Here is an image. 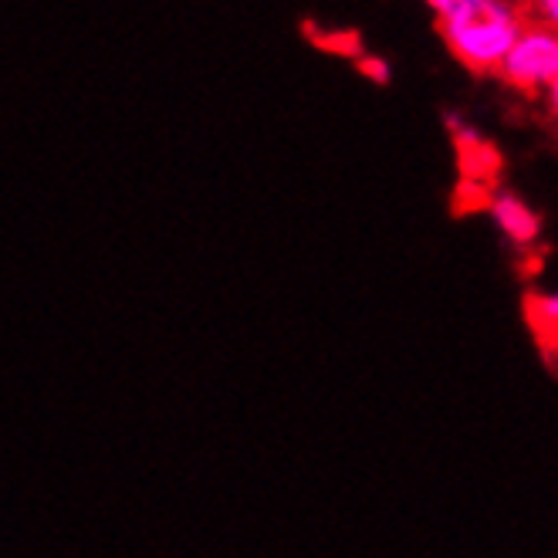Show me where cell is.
Returning <instances> with one entry per match:
<instances>
[{
  "instance_id": "5b68a950",
  "label": "cell",
  "mask_w": 558,
  "mask_h": 558,
  "mask_svg": "<svg viewBox=\"0 0 558 558\" xmlns=\"http://www.w3.org/2000/svg\"><path fill=\"white\" fill-rule=\"evenodd\" d=\"M524 315H529L532 332L542 342H558V291H532L529 302H524Z\"/></svg>"
},
{
  "instance_id": "3957f363",
  "label": "cell",
  "mask_w": 558,
  "mask_h": 558,
  "mask_svg": "<svg viewBox=\"0 0 558 558\" xmlns=\"http://www.w3.org/2000/svg\"><path fill=\"white\" fill-rule=\"evenodd\" d=\"M487 214L514 247H535L542 241V217L535 214V207L529 201H521L518 193H511V190L490 193Z\"/></svg>"
},
{
  "instance_id": "52a82bcc",
  "label": "cell",
  "mask_w": 558,
  "mask_h": 558,
  "mask_svg": "<svg viewBox=\"0 0 558 558\" xmlns=\"http://www.w3.org/2000/svg\"><path fill=\"white\" fill-rule=\"evenodd\" d=\"M529 8H532L535 21H545V24L558 27V0H529Z\"/></svg>"
},
{
  "instance_id": "6da1fadb",
  "label": "cell",
  "mask_w": 558,
  "mask_h": 558,
  "mask_svg": "<svg viewBox=\"0 0 558 558\" xmlns=\"http://www.w3.org/2000/svg\"><path fill=\"white\" fill-rule=\"evenodd\" d=\"M437 21L457 61L471 72H498L524 24V11L518 0H450Z\"/></svg>"
},
{
  "instance_id": "277c9868",
  "label": "cell",
  "mask_w": 558,
  "mask_h": 558,
  "mask_svg": "<svg viewBox=\"0 0 558 558\" xmlns=\"http://www.w3.org/2000/svg\"><path fill=\"white\" fill-rule=\"evenodd\" d=\"M447 129L457 146V159H461V177L481 180V183L495 180V173L501 170V156L495 153V146H490L464 116H447Z\"/></svg>"
},
{
  "instance_id": "8992f818",
  "label": "cell",
  "mask_w": 558,
  "mask_h": 558,
  "mask_svg": "<svg viewBox=\"0 0 558 558\" xmlns=\"http://www.w3.org/2000/svg\"><path fill=\"white\" fill-rule=\"evenodd\" d=\"M359 69H363L366 78H373L376 85H386L392 78V69H389V61L379 58V54H363L359 58Z\"/></svg>"
},
{
  "instance_id": "7a4b0ae2",
  "label": "cell",
  "mask_w": 558,
  "mask_h": 558,
  "mask_svg": "<svg viewBox=\"0 0 558 558\" xmlns=\"http://www.w3.org/2000/svg\"><path fill=\"white\" fill-rule=\"evenodd\" d=\"M498 72L511 88L524 95L545 92V85L558 75V27L545 21H524Z\"/></svg>"
},
{
  "instance_id": "ba28073f",
  "label": "cell",
  "mask_w": 558,
  "mask_h": 558,
  "mask_svg": "<svg viewBox=\"0 0 558 558\" xmlns=\"http://www.w3.org/2000/svg\"><path fill=\"white\" fill-rule=\"evenodd\" d=\"M542 95H545V102H548V112H551V119L558 122V75H555V78L545 85V92H542Z\"/></svg>"
}]
</instances>
